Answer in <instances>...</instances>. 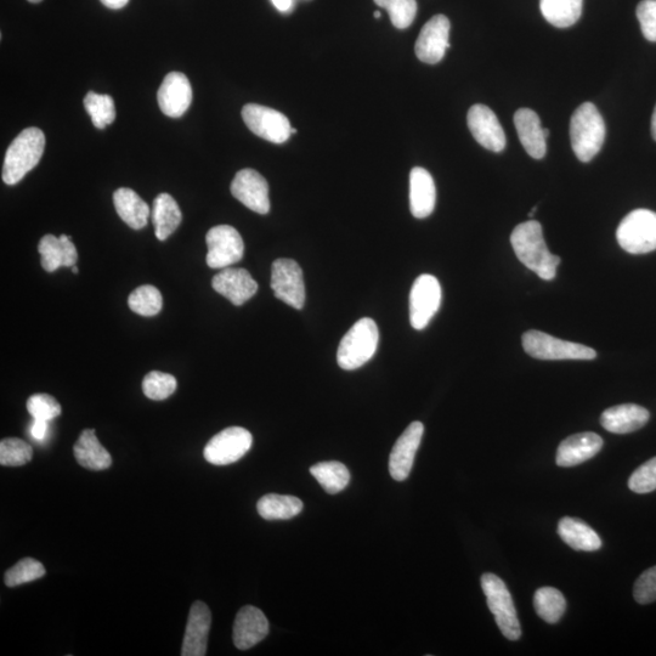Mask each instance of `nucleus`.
I'll return each instance as SVG.
<instances>
[{
  "mask_svg": "<svg viewBox=\"0 0 656 656\" xmlns=\"http://www.w3.org/2000/svg\"><path fill=\"white\" fill-rule=\"evenodd\" d=\"M32 457V446L26 441L18 438H7L0 441V465L20 467L30 462Z\"/></svg>",
  "mask_w": 656,
  "mask_h": 656,
  "instance_id": "c9c22d12",
  "label": "nucleus"
},
{
  "mask_svg": "<svg viewBox=\"0 0 656 656\" xmlns=\"http://www.w3.org/2000/svg\"><path fill=\"white\" fill-rule=\"evenodd\" d=\"M207 265L212 269L229 268L243 257L245 245L239 231L230 225L214 226L206 236Z\"/></svg>",
  "mask_w": 656,
  "mask_h": 656,
  "instance_id": "9d476101",
  "label": "nucleus"
},
{
  "mask_svg": "<svg viewBox=\"0 0 656 656\" xmlns=\"http://www.w3.org/2000/svg\"><path fill=\"white\" fill-rule=\"evenodd\" d=\"M113 203L118 216L130 228L140 230L145 228L150 217V207L132 189L121 188L113 194Z\"/></svg>",
  "mask_w": 656,
  "mask_h": 656,
  "instance_id": "cd10ccee",
  "label": "nucleus"
},
{
  "mask_svg": "<svg viewBox=\"0 0 656 656\" xmlns=\"http://www.w3.org/2000/svg\"><path fill=\"white\" fill-rule=\"evenodd\" d=\"M268 635L269 621L262 610L247 605L237 613L233 633L234 644L237 649H251Z\"/></svg>",
  "mask_w": 656,
  "mask_h": 656,
  "instance_id": "6ab92c4d",
  "label": "nucleus"
},
{
  "mask_svg": "<svg viewBox=\"0 0 656 656\" xmlns=\"http://www.w3.org/2000/svg\"><path fill=\"white\" fill-rule=\"evenodd\" d=\"M100 2L103 3L107 8L118 10L126 7L129 0H100Z\"/></svg>",
  "mask_w": 656,
  "mask_h": 656,
  "instance_id": "a18cd8bd",
  "label": "nucleus"
},
{
  "mask_svg": "<svg viewBox=\"0 0 656 656\" xmlns=\"http://www.w3.org/2000/svg\"><path fill=\"white\" fill-rule=\"evenodd\" d=\"M629 488L636 494H649L656 490V457L632 473L629 479Z\"/></svg>",
  "mask_w": 656,
  "mask_h": 656,
  "instance_id": "a19ab883",
  "label": "nucleus"
},
{
  "mask_svg": "<svg viewBox=\"0 0 656 656\" xmlns=\"http://www.w3.org/2000/svg\"><path fill=\"white\" fill-rule=\"evenodd\" d=\"M158 106L164 115L179 118L189 110L192 88L188 77L182 72L168 73L157 94Z\"/></svg>",
  "mask_w": 656,
  "mask_h": 656,
  "instance_id": "f3484780",
  "label": "nucleus"
},
{
  "mask_svg": "<svg viewBox=\"0 0 656 656\" xmlns=\"http://www.w3.org/2000/svg\"><path fill=\"white\" fill-rule=\"evenodd\" d=\"M514 126L517 128L520 143L525 151L535 160H542L546 156L547 135L541 127L540 117L530 109H519L514 115Z\"/></svg>",
  "mask_w": 656,
  "mask_h": 656,
  "instance_id": "4be33fe9",
  "label": "nucleus"
},
{
  "mask_svg": "<svg viewBox=\"0 0 656 656\" xmlns=\"http://www.w3.org/2000/svg\"><path fill=\"white\" fill-rule=\"evenodd\" d=\"M84 107L92 118L95 128L105 129L116 120L115 101L110 95L89 92L84 98Z\"/></svg>",
  "mask_w": 656,
  "mask_h": 656,
  "instance_id": "72a5a7b5",
  "label": "nucleus"
},
{
  "mask_svg": "<svg viewBox=\"0 0 656 656\" xmlns=\"http://www.w3.org/2000/svg\"><path fill=\"white\" fill-rule=\"evenodd\" d=\"M437 202L434 179L426 169L415 167L410 173V209L412 216L424 219L431 216Z\"/></svg>",
  "mask_w": 656,
  "mask_h": 656,
  "instance_id": "b1692460",
  "label": "nucleus"
},
{
  "mask_svg": "<svg viewBox=\"0 0 656 656\" xmlns=\"http://www.w3.org/2000/svg\"><path fill=\"white\" fill-rule=\"evenodd\" d=\"M271 288L275 297L301 310L305 304V285L302 268L292 259H277L271 267Z\"/></svg>",
  "mask_w": 656,
  "mask_h": 656,
  "instance_id": "f8f14e48",
  "label": "nucleus"
},
{
  "mask_svg": "<svg viewBox=\"0 0 656 656\" xmlns=\"http://www.w3.org/2000/svg\"><path fill=\"white\" fill-rule=\"evenodd\" d=\"M310 473L330 495L343 491L350 482L348 468L337 461L318 463L310 468Z\"/></svg>",
  "mask_w": 656,
  "mask_h": 656,
  "instance_id": "2f4dec72",
  "label": "nucleus"
},
{
  "mask_svg": "<svg viewBox=\"0 0 656 656\" xmlns=\"http://www.w3.org/2000/svg\"><path fill=\"white\" fill-rule=\"evenodd\" d=\"M450 20L445 15H435L423 26L417 38L415 53L424 64L435 65L444 59L450 49Z\"/></svg>",
  "mask_w": 656,
  "mask_h": 656,
  "instance_id": "ddd939ff",
  "label": "nucleus"
},
{
  "mask_svg": "<svg viewBox=\"0 0 656 656\" xmlns=\"http://www.w3.org/2000/svg\"><path fill=\"white\" fill-rule=\"evenodd\" d=\"M616 239L622 250L631 254H646L656 250V213L636 209L622 219Z\"/></svg>",
  "mask_w": 656,
  "mask_h": 656,
  "instance_id": "423d86ee",
  "label": "nucleus"
},
{
  "mask_svg": "<svg viewBox=\"0 0 656 656\" xmlns=\"http://www.w3.org/2000/svg\"><path fill=\"white\" fill-rule=\"evenodd\" d=\"M243 122L252 133L273 144H284L291 138L290 120L270 107L248 104L242 109Z\"/></svg>",
  "mask_w": 656,
  "mask_h": 656,
  "instance_id": "1a4fd4ad",
  "label": "nucleus"
},
{
  "mask_svg": "<svg viewBox=\"0 0 656 656\" xmlns=\"http://www.w3.org/2000/svg\"><path fill=\"white\" fill-rule=\"evenodd\" d=\"M72 273L76 275L78 274V268L76 267V265L75 267H72Z\"/></svg>",
  "mask_w": 656,
  "mask_h": 656,
  "instance_id": "3c124183",
  "label": "nucleus"
},
{
  "mask_svg": "<svg viewBox=\"0 0 656 656\" xmlns=\"http://www.w3.org/2000/svg\"><path fill=\"white\" fill-rule=\"evenodd\" d=\"M27 411L35 420L52 421L61 415V405L49 394H35L27 400Z\"/></svg>",
  "mask_w": 656,
  "mask_h": 656,
  "instance_id": "ea45409f",
  "label": "nucleus"
},
{
  "mask_svg": "<svg viewBox=\"0 0 656 656\" xmlns=\"http://www.w3.org/2000/svg\"><path fill=\"white\" fill-rule=\"evenodd\" d=\"M633 596L639 604H650L656 601V565L639 576L633 587Z\"/></svg>",
  "mask_w": 656,
  "mask_h": 656,
  "instance_id": "79ce46f5",
  "label": "nucleus"
},
{
  "mask_svg": "<svg viewBox=\"0 0 656 656\" xmlns=\"http://www.w3.org/2000/svg\"><path fill=\"white\" fill-rule=\"evenodd\" d=\"M252 434L242 427H229L208 441L203 456L214 466H228L251 450Z\"/></svg>",
  "mask_w": 656,
  "mask_h": 656,
  "instance_id": "6e6552de",
  "label": "nucleus"
},
{
  "mask_svg": "<svg viewBox=\"0 0 656 656\" xmlns=\"http://www.w3.org/2000/svg\"><path fill=\"white\" fill-rule=\"evenodd\" d=\"M424 426L421 422H412L400 435L389 457V472L397 482H404L414 466L415 456L420 448Z\"/></svg>",
  "mask_w": 656,
  "mask_h": 656,
  "instance_id": "dca6fc26",
  "label": "nucleus"
},
{
  "mask_svg": "<svg viewBox=\"0 0 656 656\" xmlns=\"http://www.w3.org/2000/svg\"><path fill=\"white\" fill-rule=\"evenodd\" d=\"M291 133H292V134H296V133H297V130L294 129V128H292V129H291Z\"/></svg>",
  "mask_w": 656,
  "mask_h": 656,
  "instance_id": "603ef678",
  "label": "nucleus"
},
{
  "mask_svg": "<svg viewBox=\"0 0 656 656\" xmlns=\"http://www.w3.org/2000/svg\"><path fill=\"white\" fill-rule=\"evenodd\" d=\"M177 380L169 373L152 371L147 373L143 381V392L145 397L161 401L166 400L177 390Z\"/></svg>",
  "mask_w": 656,
  "mask_h": 656,
  "instance_id": "e433bc0d",
  "label": "nucleus"
},
{
  "mask_svg": "<svg viewBox=\"0 0 656 656\" xmlns=\"http://www.w3.org/2000/svg\"><path fill=\"white\" fill-rule=\"evenodd\" d=\"M44 575L45 568L41 562L33 558H25L5 573L4 581L8 587H18L41 579Z\"/></svg>",
  "mask_w": 656,
  "mask_h": 656,
  "instance_id": "4c0bfd02",
  "label": "nucleus"
},
{
  "mask_svg": "<svg viewBox=\"0 0 656 656\" xmlns=\"http://www.w3.org/2000/svg\"><path fill=\"white\" fill-rule=\"evenodd\" d=\"M231 194L253 212L258 214L270 212L268 182L254 169H242L235 175L231 183Z\"/></svg>",
  "mask_w": 656,
  "mask_h": 656,
  "instance_id": "2eb2a0df",
  "label": "nucleus"
},
{
  "mask_svg": "<svg viewBox=\"0 0 656 656\" xmlns=\"http://www.w3.org/2000/svg\"><path fill=\"white\" fill-rule=\"evenodd\" d=\"M482 588L502 635L510 641H518L522 636V627L519 624L511 592L505 582L495 574L486 573L482 576Z\"/></svg>",
  "mask_w": 656,
  "mask_h": 656,
  "instance_id": "39448f33",
  "label": "nucleus"
},
{
  "mask_svg": "<svg viewBox=\"0 0 656 656\" xmlns=\"http://www.w3.org/2000/svg\"><path fill=\"white\" fill-rule=\"evenodd\" d=\"M151 217L156 237L160 241H166L179 228L183 220V214L177 201L169 194H161L156 197Z\"/></svg>",
  "mask_w": 656,
  "mask_h": 656,
  "instance_id": "c85d7f7f",
  "label": "nucleus"
},
{
  "mask_svg": "<svg viewBox=\"0 0 656 656\" xmlns=\"http://www.w3.org/2000/svg\"><path fill=\"white\" fill-rule=\"evenodd\" d=\"M375 3L388 11L390 21L399 30L410 27L416 19V0H375Z\"/></svg>",
  "mask_w": 656,
  "mask_h": 656,
  "instance_id": "58836bf2",
  "label": "nucleus"
},
{
  "mask_svg": "<svg viewBox=\"0 0 656 656\" xmlns=\"http://www.w3.org/2000/svg\"><path fill=\"white\" fill-rule=\"evenodd\" d=\"M468 128L480 145L492 152H501L507 145L505 130L499 118L488 106L477 104L467 115Z\"/></svg>",
  "mask_w": 656,
  "mask_h": 656,
  "instance_id": "4468645a",
  "label": "nucleus"
},
{
  "mask_svg": "<svg viewBox=\"0 0 656 656\" xmlns=\"http://www.w3.org/2000/svg\"><path fill=\"white\" fill-rule=\"evenodd\" d=\"M584 0H541L542 15L551 25L558 28L573 26L581 18Z\"/></svg>",
  "mask_w": 656,
  "mask_h": 656,
  "instance_id": "c756f323",
  "label": "nucleus"
},
{
  "mask_svg": "<svg viewBox=\"0 0 656 656\" xmlns=\"http://www.w3.org/2000/svg\"><path fill=\"white\" fill-rule=\"evenodd\" d=\"M45 149V135L39 128H27L16 137L5 154L3 182L16 185L37 167Z\"/></svg>",
  "mask_w": 656,
  "mask_h": 656,
  "instance_id": "f03ea898",
  "label": "nucleus"
},
{
  "mask_svg": "<svg viewBox=\"0 0 656 656\" xmlns=\"http://www.w3.org/2000/svg\"><path fill=\"white\" fill-rule=\"evenodd\" d=\"M213 290L240 307L258 292V284L246 269L225 268L213 277Z\"/></svg>",
  "mask_w": 656,
  "mask_h": 656,
  "instance_id": "a211bd4d",
  "label": "nucleus"
},
{
  "mask_svg": "<svg viewBox=\"0 0 656 656\" xmlns=\"http://www.w3.org/2000/svg\"><path fill=\"white\" fill-rule=\"evenodd\" d=\"M652 135L654 140L656 141V106L653 112V117H652Z\"/></svg>",
  "mask_w": 656,
  "mask_h": 656,
  "instance_id": "de8ad7c7",
  "label": "nucleus"
},
{
  "mask_svg": "<svg viewBox=\"0 0 656 656\" xmlns=\"http://www.w3.org/2000/svg\"><path fill=\"white\" fill-rule=\"evenodd\" d=\"M511 243L516 256L525 267L542 280L551 281L557 275L561 258L548 250L542 226L536 220L519 224L513 230Z\"/></svg>",
  "mask_w": 656,
  "mask_h": 656,
  "instance_id": "f257e3e1",
  "label": "nucleus"
},
{
  "mask_svg": "<svg viewBox=\"0 0 656 656\" xmlns=\"http://www.w3.org/2000/svg\"><path fill=\"white\" fill-rule=\"evenodd\" d=\"M373 15H375V19H380V18H381V13H380V11H376V13L373 14Z\"/></svg>",
  "mask_w": 656,
  "mask_h": 656,
  "instance_id": "09e8293b",
  "label": "nucleus"
},
{
  "mask_svg": "<svg viewBox=\"0 0 656 656\" xmlns=\"http://www.w3.org/2000/svg\"><path fill=\"white\" fill-rule=\"evenodd\" d=\"M271 2H273L275 8L282 11V13H286V11L290 10L292 7V0H271Z\"/></svg>",
  "mask_w": 656,
  "mask_h": 656,
  "instance_id": "49530a36",
  "label": "nucleus"
},
{
  "mask_svg": "<svg viewBox=\"0 0 656 656\" xmlns=\"http://www.w3.org/2000/svg\"><path fill=\"white\" fill-rule=\"evenodd\" d=\"M603 448V439L592 432L570 435L557 450L559 467H575L595 457Z\"/></svg>",
  "mask_w": 656,
  "mask_h": 656,
  "instance_id": "412c9836",
  "label": "nucleus"
},
{
  "mask_svg": "<svg viewBox=\"0 0 656 656\" xmlns=\"http://www.w3.org/2000/svg\"><path fill=\"white\" fill-rule=\"evenodd\" d=\"M28 2L33 3V4H38V3H41L42 0H28Z\"/></svg>",
  "mask_w": 656,
  "mask_h": 656,
  "instance_id": "8fccbe9b",
  "label": "nucleus"
},
{
  "mask_svg": "<svg viewBox=\"0 0 656 656\" xmlns=\"http://www.w3.org/2000/svg\"><path fill=\"white\" fill-rule=\"evenodd\" d=\"M128 305L135 314L151 318V316L157 315L162 310V294L155 286H141L130 294Z\"/></svg>",
  "mask_w": 656,
  "mask_h": 656,
  "instance_id": "f704fd0d",
  "label": "nucleus"
},
{
  "mask_svg": "<svg viewBox=\"0 0 656 656\" xmlns=\"http://www.w3.org/2000/svg\"><path fill=\"white\" fill-rule=\"evenodd\" d=\"M41 254L42 268L48 273H54L61 267H75L78 260L76 246L70 236L45 235L38 245Z\"/></svg>",
  "mask_w": 656,
  "mask_h": 656,
  "instance_id": "5701e85b",
  "label": "nucleus"
},
{
  "mask_svg": "<svg viewBox=\"0 0 656 656\" xmlns=\"http://www.w3.org/2000/svg\"><path fill=\"white\" fill-rule=\"evenodd\" d=\"M303 502L290 495L268 494L257 503L259 516L267 520H286L303 511Z\"/></svg>",
  "mask_w": 656,
  "mask_h": 656,
  "instance_id": "7c9ffc66",
  "label": "nucleus"
},
{
  "mask_svg": "<svg viewBox=\"0 0 656 656\" xmlns=\"http://www.w3.org/2000/svg\"><path fill=\"white\" fill-rule=\"evenodd\" d=\"M558 535L575 551L595 552L602 547L601 537L578 518H562L558 524Z\"/></svg>",
  "mask_w": 656,
  "mask_h": 656,
  "instance_id": "bb28decb",
  "label": "nucleus"
},
{
  "mask_svg": "<svg viewBox=\"0 0 656 656\" xmlns=\"http://www.w3.org/2000/svg\"><path fill=\"white\" fill-rule=\"evenodd\" d=\"M534 608L542 620L548 624H557L567 610V601L557 588L542 587L535 593Z\"/></svg>",
  "mask_w": 656,
  "mask_h": 656,
  "instance_id": "473e14b6",
  "label": "nucleus"
},
{
  "mask_svg": "<svg viewBox=\"0 0 656 656\" xmlns=\"http://www.w3.org/2000/svg\"><path fill=\"white\" fill-rule=\"evenodd\" d=\"M211 625L212 614L206 603L197 601L192 604L185 630L183 656H205L207 654Z\"/></svg>",
  "mask_w": 656,
  "mask_h": 656,
  "instance_id": "aec40b11",
  "label": "nucleus"
},
{
  "mask_svg": "<svg viewBox=\"0 0 656 656\" xmlns=\"http://www.w3.org/2000/svg\"><path fill=\"white\" fill-rule=\"evenodd\" d=\"M650 418L649 411L636 404H624L609 407L601 416L605 431L614 434H627L646 426Z\"/></svg>",
  "mask_w": 656,
  "mask_h": 656,
  "instance_id": "393cba45",
  "label": "nucleus"
},
{
  "mask_svg": "<svg viewBox=\"0 0 656 656\" xmlns=\"http://www.w3.org/2000/svg\"><path fill=\"white\" fill-rule=\"evenodd\" d=\"M380 332L375 321L370 318L360 319L339 343L337 361L343 370L360 369L373 358L377 352Z\"/></svg>",
  "mask_w": 656,
  "mask_h": 656,
  "instance_id": "20e7f679",
  "label": "nucleus"
},
{
  "mask_svg": "<svg viewBox=\"0 0 656 656\" xmlns=\"http://www.w3.org/2000/svg\"><path fill=\"white\" fill-rule=\"evenodd\" d=\"M525 352L539 360H595L596 350L579 343L562 341L545 332L531 330L523 335Z\"/></svg>",
  "mask_w": 656,
  "mask_h": 656,
  "instance_id": "0eeeda50",
  "label": "nucleus"
},
{
  "mask_svg": "<svg viewBox=\"0 0 656 656\" xmlns=\"http://www.w3.org/2000/svg\"><path fill=\"white\" fill-rule=\"evenodd\" d=\"M637 18L643 36L649 42H656V0H642L637 7Z\"/></svg>",
  "mask_w": 656,
  "mask_h": 656,
  "instance_id": "37998d69",
  "label": "nucleus"
},
{
  "mask_svg": "<svg viewBox=\"0 0 656 656\" xmlns=\"http://www.w3.org/2000/svg\"><path fill=\"white\" fill-rule=\"evenodd\" d=\"M73 452L78 465L90 471H104L112 465L110 452L100 444L94 429H86L79 435Z\"/></svg>",
  "mask_w": 656,
  "mask_h": 656,
  "instance_id": "a878e982",
  "label": "nucleus"
},
{
  "mask_svg": "<svg viewBox=\"0 0 656 656\" xmlns=\"http://www.w3.org/2000/svg\"><path fill=\"white\" fill-rule=\"evenodd\" d=\"M441 304V287L437 277L418 276L410 293V322L417 331L424 330L438 313Z\"/></svg>",
  "mask_w": 656,
  "mask_h": 656,
  "instance_id": "9b49d317",
  "label": "nucleus"
},
{
  "mask_svg": "<svg viewBox=\"0 0 656 656\" xmlns=\"http://www.w3.org/2000/svg\"><path fill=\"white\" fill-rule=\"evenodd\" d=\"M571 147L581 162H590L601 151L605 139V124L601 113L592 103L576 109L570 121Z\"/></svg>",
  "mask_w": 656,
  "mask_h": 656,
  "instance_id": "7ed1b4c3",
  "label": "nucleus"
},
{
  "mask_svg": "<svg viewBox=\"0 0 656 656\" xmlns=\"http://www.w3.org/2000/svg\"><path fill=\"white\" fill-rule=\"evenodd\" d=\"M48 423H49L48 421L35 420L31 428L32 437L39 441L44 440L48 434V429H49Z\"/></svg>",
  "mask_w": 656,
  "mask_h": 656,
  "instance_id": "c03bdc74",
  "label": "nucleus"
}]
</instances>
